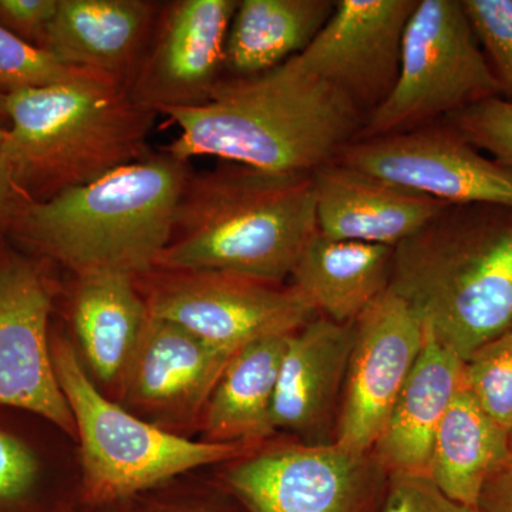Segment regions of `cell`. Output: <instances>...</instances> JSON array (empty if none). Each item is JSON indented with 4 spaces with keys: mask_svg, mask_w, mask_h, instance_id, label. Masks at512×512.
Masks as SVG:
<instances>
[{
    "mask_svg": "<svg viewBox=\"0 0 512 512\" xmlns=\"http://www.w3.org/2000/svg\"><path fill=\"white\" fill-rule=\"evenodd\" d=\"M163 114L181 130L167 153L272 174H312L355 141L365 119L345 94L292 59L259 76L225 77L204 106Z\"/></svg>",
    "mask_w": 512,
    "mask_h": 512,
    "instance_id": "6da1fadb",
    "label": "cell"
},
{
    "mask_svg": "<svg viewBox=\"0 0 512 512\" xmlns=\"http://www.w3.org/2000/svg\"><path fill=\"white\" fill-rule=\"evenodd\" d=\"M188 163L163 150L49 200L19 201L8 231L77 276L150 274L170 244Z\"/></svg>",
    "mask_w": 512,
    "mask_h": 512,
    "instance_id": "7a4b0ae2",
    "label": "cell"
},
{
    "mask_svg": "<svg viewBox=\"0 0 512 512\" xmlns=\"http://www.w3.org/2000/svg\"><path fill=\"white\" fill-rule=\"evenodd\" d=\"M316 232L312 174L227 163L188 177L157 268L282 284Z\"/></svg>",
    "mask_w": 512,
    "mask_h": 512,
    "instance_id": "3957f363",
    "label": "cell"
},
{
    "mask_svg": "<svg viewBox=\"0 0 512 512\" xmlns=\"http://www.w3.org/2000/svg\"><path fill=\"white\" fill-rule=\"evenodd\" d=\"M2 110L10 127L0 156L19 201L49 200L151 154L157 114L106 74L6 94Z\"/></svg>",
    "mask_w": 512,
    "mask_h": 512,
    "instance_id": "277c9868",
    "label": "cell"
},
{
    "mask_svg": "<svg viewBox=\"0 0 512 512\" xmlns=\"http://www.w3.org/2000/svg\"><path fill=\"white\" fill-rule=\"evenodd\" d=\"M390 288L467 362L512 330V210L448 205L394 247Z\"/></svg>",
    "mask_w": 512,
    "mask_h": 512,
    "instance_id": "5b68a950",
    "label": "cell"
},
{
    "mask_svg": "<svg viewBox=\"0 0 512 512\" xmlns=\"http://www.w3.org/2000/svg\"><path fill=\"white\" fill-rule=\"evenodd\" d=\"M50 348L76 421L84 493L90 500L130 497L185 471L247 454L244 443L191 441L137 419L99 392L69 340L50 336Z\"/></svg>",
    "mask_w": 512,
    "mask_h": 512,
    "instance_id": "8992f818",
    "label": "cell"
},
{
    "mask_svg": "<svg viewBox=\"0 0 512 512\" xmlns=\"http://www.w3.org/2000/svg\"><path fill=\"white\" fill-rule=\"evenodd\" d=\"M500 87L460 0H419L404 30L399 77L392 93L366 114L356 140L431 126Z\"/></svg>",
    "mask_w": 512,
    "mask_h": 512,
    "instance_id": "52a82bcc",
    "label": "cell"
},
{
    "mask_svg": "<svg viewBox=\"0 0 512 512\" xmlns=\"http://www.w3.org/2000/svg\"><path fill=\"white\" fill-rule=\"evenodd\" d=\"M146 299L154 318L237 350L254 340L289 335L311 322L315 308L295 286L228 272L151 271Z\"/></svg>",
    "mask_w": 512,
    "mask_h": 512,
    "instance_id": "ba28073f",
    "label": "cell"
},
{
    "mask_svg": "<svg viewBox=\"0 0 512 512\" xmlns=\"http://www.w3.org/2000/svg\"><path fill=\"white\" fill-rule=\"evenodd\" d=\"M53 291L40 265L0 247V407L33 414L76 437L50 348Z\"/></svg>",
    "mask_w": 512,
    "mask_h": 512,
    "instance_id": "9c48e42d",
    "label": "cell"
},
{
    "mask_svg": "<svg viewBox=\"0 0 512 512\" xmlns=\"http://www.w3.org/2000/svg\"><path fill=\"white\" fill-rule=\"evenodd\" d=\"M335 160L450 205L512 210V170L448 126L352 141Z\"/></svg>",
    "mask_w": 512,
    "mask_h": 512,
    "instance_id": "30bf717a",
    "label": "cell"
},
{
    "mask_svg": "<svg viewBox=\"0 0 512 512\" xmlns=\"http://www.w3.org/2000/svg\"><path fill=\"white\" fill-rule=\"evenodd\" d=\"M423 343V322L390 286L355 320L335 444L369 456Z\"/></svg>",
    "mask_w": 512,
    "mask_h": 512,
    "instance_id": "8fae6325",
    "label": "cell"
},
{
    "mask_svg": "<svg viewBox=\"0 0 512 512\" xmlns=\"http://www.w3.org/2000/svg\"><path fill=\"white\" fill-rule=\"evenodd\" d=\"M237 0L163 3L150 45L128 92L138 106L161 113L194 109L224 80L225 47Z\"/></svg>",
    "mask_w": 512,
    "mask_h": 512,
    "instance_id": "7c38bea8",
    "label": "cell"
},
{
    "mask_svg": "<svg viewBox=\"0 0 512 512\" xmlns=\"http://www.w3.org/2000/svg\"><path fill=\"white\" fill-rule=\"evenodd\" d=\"M419 0H338L311 45L292 57L369 114L392 93L402 60L404 30Z\"/></svg>",
    "mask_w": 512,
    "mask_h": 512,
    "instance_id": "4fadbf2b",
    "label": "cell"
},
{
    "mask_svg": "<svg viewBox=\"0 0 512 512\" xmlns=\"http://www.w3.org/2000/svg\"><path fill=\"white\" fill-rule=\"evenodd\" d=\"M369 481V456L335 443L271 448L228 473L232 490L252 512H357Z\"/></svg>",
    "mask_w": 512,
    "mask_h": 512,
    "instance_id": "5bb4252c",
    "label": "cell"
},
{
    "mask_svg": "<svg viewBox=\"0 0 512 512\" xmlns=\"http://www.w3.org/2000/svg\"><path fill=\"white\" fill-rule=\"evenodd\" d=\"M312 178L318 232L332 239L396 247L450 205L336 160Z\"/></svg>",
    "mask_w": 512,
    "mask_h": 512,
    "instance_id": "9a60e30c",
    "label": "cell"
},
{
    "mask_svg": "<svg viewBox=\"0 0 512 512\" xmlns=\"http://www.w3.org/2000/svg\"><path fill=\"white\" fill-rule=\"evenodd\" d=\"M234 353L171 320L150 315L121 380L124 393L147 409L197 412L210 400Z\"/></svg>",
    "mask_w": 512,
    "mask_h": 512,
    "instance_id": "2e32d148",
    "label": "cell"
},
{
    "mask_svg": "<svg viewBox=\"0 0 512 512\" xmlns=\"http://www.w3.org/2000/svg\"><path fill=\"white\" fill-rule=\"evenodd\" d=\"M163 3L59 0L45 49L63 63L130 83L146 55Z\"/></svg>",
    "mask_w": 512,
    "mask_h": 512,
    "instance_id": "e0dca14e",
    "label": "cell"
},
{
    "mask_svg": "<svg viewBox=\"0 0 512 512\" xmlns=\"http://www.w3.org/2000/svg\"><path fill=\"white\" fill-rule=\"evenodd\" d=\"M464 360L424 326V343L373 453L390 477L429 478L434 437L464 386Z\"/></svg>",
    "mask_w": 512,
    "mask_h": 512,
    "instance_id": "ac0fdd59",
    "label": "cell"
},
{
    "mask_svg": "<svg viewBox=\"0 0 512 512\" xmlns=\"http://www.w3.org/2000/svg\"><path fill=\"white\" fill-rule=\"evenodd\" d=\"M353 339L355 322L326 318L312 319L289 335L272 407L275 430H322L345 383Z\"/></svg>",
    "mask_w": 512,
    "mask_h": 512,
    "instance_id": "d6986e66",
    "label": "cell"
},
{
    "mask_svg": "<svg viewBox=\"0 0 512 512\" xmlns=\"http://www.w3.org/2000/svg\"><path fill=\"white\" fill-rule=\"evenodd\" d=\"M394 247L332 239L316 232L291 278L316 312L353 323L390 286Z\"/></svg>",
    "mask_w": 512,
    "mask_h": 512,
    "instance_id": "ffe728a7",
    "label": "cell"
},
{
    "mask_svg": "<svg viewBox=\"0 0 512 512\" xmlns=\"http://www.w3.org/2000/svg\"><path fill=\"white\" fill-rule=\"evenodd\" d=\"M72 318L94 376L104 383L121 382L150 319L136 278L120 272L77 276Z\"/></svg>",
    "mask_w": 512,
    "mask_h": 512,
    "instance_id": "44dd1931",
    "label": "cell"
},
{
    "mask_svg": "<svg viewBox=\"0 0 512 512\" xmlns=\"http://www.w3.org/2000/svg\"><path fill=\"white\" fill-rule=\"evenodd\" d=\"M335 6L332 0H241L229 26L225 73L259 76L301 55Z\"/></svg>",
    "mask_w": 512,
    "mask_h": 512,
    "instance_id": "7402d4cb",
    "label": "cell"
},
{
    "mask_svg": "<svg viewBox=\"0 0 512 512\" xmlns=\"http://www.w3.org/2000/svg\"><path fill=\"white\" fill-rule=\"evenodd\" d=\"M289 335L254 340L231 357L207 404L211 441L244 443L274 433L272 407Z\"/></svg>",
    "mask_w": 512,
    "mask_h": 512,
    "instance_id": "603a6c76",
    "label": "cell"
},
{
    "mask_svg": "<svg viewBox=\"0 0 512 512\" xmlns=\"http://www.w3.org/2000/svg\"><path fill=\"white\" fill-rule=\"evenodd\" d=\"M510 446L511 433L490 419L463 386L434 437L429 478L451 500L477 508L485 483Z\"/></svg>",
    "mask_w": 512,
    "mask_h": 512,
    "instance_id": "cb8c5ba5",
    "label": "cell"
},
{
    "mask_svg": "<svg viewBox=\"0 0 512 512\" xmlns=\"http://www.w3.org/2000/svg\"><path fill=\"white\" fill-rule=\"evenodd\" d=\"M464 387L490 419L512 434V330L464 363Z\"/></svg>",
    "mask_w": 512,
    "mask_h": 512,
    "instance_id": "d4e9b609",
    "label": "cell"
},
{
    "mask_svg": "<svg viewBox=\"0 0 512 512\" xmlns=\"http://www.w3.org/2000/svg\"><path fill=\"white\" fill-rule=\"evenodd\" d=\"M89 72L63 63L0 25V96L69 82Z\"/></svg>",
    "mask_w": 512,
    "mask_h": 512,
    "instance_id": "484cf974",
    "label": "cell"
},
{
    "mask_svg": "<svg viewBox=\"0 0 512 512\" xmlns=\"http://www.w3.org/2000/svg\"><path fill=\"white\" fill-rule=\"evenodd\" d=\"M500 87V99L512 103V0H461Z\"/></svg>",
    "mask_w": 512,
    "mask_h": 512,
    "instance_id": "4316f807",
    "label": "cell"
},
{
    "mask_svg": "<svg viewBox=\"0 0 512 512\" xmlns=\"http://www.w3.org/2000/svg\"><path fill=\"white\" fill-rule=\"evenodd\" d=\"M447 126L471 146L487 151L512 170V103L495 97L480 101L446 117Z\"/></svg>",
    "mask_w": 512,
    "mask_h": 512,
    "instance_id": "83f0119b",
    "label": "cell"
},
{
    "mask_svg": "<svg viewBox=\"0 0 512 512\" xmlns=\"http://www.w3.org/2000/svg\"><path fill=\"white\" fill-rule=\"evenodd\" d=\"M42 474L37 448L18 431L0 424V508L28 500Z\"/></svg>",
    "mask_w": 512,
    "mask_h": 512,
    "instance_id": "f1b7e54d",
    "label": "cell"
},
{
    "mask_svg": "<svg viewBox=\"0 0 512 512\" xmlns=\"http://www.w3.org/2000/svg\"><path fill=\"white\" fill-rule=\"evenodd\" d=\"M382 512H480L441 493L427 477H392Z\"/></svg>",
    "mask_w": 512,
    "mask_h": 512,
    "instance_id": "f546056e",
    "label": "cell"
},
{
    "mask_svg": "<svg viewBox=\"0 0 512 512\" xmlns=\"http://www.w3.org/2000/svg\"><path fill=\"white\" fill-rule=\"evenodd\" d=\"M59 0H0V25L13 35L45 49L47 32Z\"/></svg>",
    "mask_w": 512,
    "mask_h": 512,
    "instance_id": "4dcf8cb0",
    "label": "cell"
},
{
    "mask_svg": "<svg viewBox=\"0 0 512 512\" xmlns=\"http://www.w3.org/2000/svg\"><path fill=\"white\" fill-rule=\"evenodd\" d=\"M477 510L480 512H512V434L508 456L485 483L480 500H478Z\"/></svg>",
    "mask_w": 512,
    "mask_h": 512,
    "instance_id": "1f68e13d",
    "label": "cell"
},
{
    "mask_svg": "<svg viewBox=\"0 0 512 512\" xmlns=\"http://www.w3.org/2000/svg\"><path fill=\"white\" fill-rule=\"evenodd\" d=\"M19 198L10 181L8 168L0 156V234L8 231L10 218L18 205Z\"/></svg>",
    "mask_w": 512,
    "mask_h": 512,
    "instance_id": "d6a6232c",
    "label": "cell"
},
{
    "mask_svg": "<svg viewBox=\"0 0 512 512\" xmlns=\"http://www.w3.org/2000/svg\"><path fill=\"white\" fill-rule=\"evenodd\" d=\"M0 114H3V116H5V113H3V110H2V96H0ZM5 134H6L5 128L0 127V147H2L3 140H5Z\"/></svg>",
    "mask_w": 512,
    "mask_h": 512,
    "instance_id": "836d02e7",
    "label": "cell"
}]
</instances>
